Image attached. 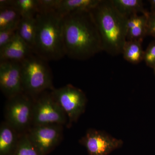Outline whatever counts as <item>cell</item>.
I'll return each mask as SVG.
<instances>
[{
	"instance_id": "cell-1",
	"label": "cell",
	"mask_w": 155,
	"mask_h": 155,
	"mask_svg": "<svg viewBox=\"0 0 155 155\" xmlns=\"http://www.w3.org/2000/svg\"><path fill=\"white\" fill-rule=\"evenodd\" d=\"M65 54L85 60L103 51L99 32L91 11L78 12L63 17Z\"/></svg>"
},
{
	"instance_id": "cell-2",
	"label": "cell",
	"mask_w": 155,
	"mask_h": 155,
	"mask_svg": "<svg viewBox=\"0 0 155 155\" xmlns=\"http://www.w3.org/2000/svg\"><path fill=\"white\" fill-rule=\"evenodd\" d=\"M91 13L101 36L103 51L112 56L122 54L127 41L128 18L116 10L112 0H101Z\"/></svg>"
},
{
	"instance_id": "cell-3",
	"label": "cell",
	"mask_w": 155,
	"mask_h": 155,
	"mask_svg": "<svg viewBox=\"0 0 155 155\" xmlns=\"http://www.w3.org/2000/svg\"><path fill=\"white\" fill-rule=\"evenodd\" d=\"M36 31L33 52L45 61H58L65 54L63 17L55 11L35 16Z\"/></svg>"
},
{
	"instance_id": "cell-4",
	"label": "cell",
	"mask_w": 155,
	"mask_h": 155,
	"mask_svg": "<svg viewBox=\"0 0 155 155\" xmlns=\"http://www.w3.org/2000/svg\"><path fill=\"white\" fill-rule=\"evenodd\" d=\"M20 63L25 93L35 98L54 88L51 72L46 61L33 53Z\"/></svg>"
},
{
	"instance_id": "cell-5",
	"label": "cell",
	"mask_w": 155,
	"mask_h": 155,
	"mask_svg": "<svg viewBox=\"0 0 155 155\" xmlns=\"http://www.w3.org/2000/svg\"><path fill=\"white\" fill-rule=\"evenodd\" d=\"M34 98L22 93L8 99L5 107V122L22 134L32 126Z\"/></svg>"
},
{
	"instance_id": "cell-6",
	"label": "cell",
	"mask_w": 155,
	"mask_h": 155,
	"mask_svg": "<svg viewBox=\"0 0 155 155\" xmlns=\"http://www.w3.org/2000/svg\"><path fill=\"white\" fill-rule=\"evenodd\" d=\"M67 115L54 98L51 91L44 92L34 98L32 126L67 125Z\"/></svg>"
},
{
	"instance_id": "cell-7",
	"label": "cell",
	"mask_w": 155,
	"mask_h": 155,
	"mask_svg": "<svg viewBox=\"0 0 155 155\" xmlns=\"http://www.w3.org/2000/svg\"><path fill=\"white\" fill-rule=\"evenodd\" d=\"M51 92L67 115V126H71L85 110L87 103L85 94L72 84L54 88Z\"/></svg>"
},
{
	"instance_id": "cell-8",
	"label": "cell",
	"mask_w": 155,
	"mask_h": 155,
	"mask_svg": "<svg viewBox=\"0 0 155 155\" xmlns=\"http://www.w3.org/2000/svg\"><path fill=\"white\" fill-rule=\"evenodd\" d=\"M63 125H48L32 126L27 132L32 143L42 154L50 152L61 142Z\"/></svg>"
},
{
	"instance_id": "cell-9",
	"label": "cell",
	"mask_w": 155,
	"mask_h": 155,
	"mask_svg": "<svg viewBox=\"0 0 155 155\" xmlns=\"http://www.w3.org/2000/svg\"><path fill=\"white\" fill-rule=\"evenodd\" d=\"M0 88L8 99L24 92L20 62L0 61Z\"/></svg>"
},
{
	"instance_id": "cell-10",
	"label": "cell",
	"mask_w": 155,
	"mask_h": 155,
	"mask_svg": "<svg viewBox=\"0 0 155 155\" xmlns=\"http://www.w3.org/2000/svg\"><path fill=\"white\" fill-rule=\"evenodd\" d=\"M88 155H108L122 146L123 141L103 131L89 129L80 140Z\"/></svg>"
},
{
	"instance_id": "cell-11",
	"label": "cell",
	"mask_w": 155,
	"mask_h": 155,
	"mask_svg": "<svg viewBox=\"0 0 155 155\" xmlns=\"http://www.w3.org/2000/svg\"><path fill=\"white\" fill-rule=\"evenodd\" d=\"M33 53L32 49L17 34L12 41L0 49V61L21 62Z\"/></svg>"
},
{
	"instance_id": "cell-12",
	"label": "cell",
	"mask_w": 155,
	"mask_h": 155,
	"mask_svg": "<svg viewBox=\"0 0 155 155\" xmlns=\"http://www.w3.org/2000/svg\"><path fill=\"white\" fill-rule=\"evenodd\" d=\"M135 14L128 17L127 25V41L142 42L147 35L148 14Z\"/></svg>"
},
{
	"instance_id": "cell-13",
	"label": "cell",
	"mask_w": 155,
	"mask_h": 155,
	"mask_svg": "<svg viewBox=\"0 0 155 155\" xmlns=\"http://www.w3.org/2000/svg\"><path fill=\"white\" fill-rule=\"evenodd\" d=\"M21 134L5 121L0 127V154L11 155L17 147Z\"/></svg>"
},
{
	"instance_id": "cell-14",
	"label": "cell",
	"mask_w": 155,
	"mask_h": 155,
	"mask_svg": "<svg viewBox=\"0 0 155 155\" xmlns=\"http://www.w3.org/2000/svg\"><path fill=\"white\" fill-rule=\"evenodd\" d=\"M101 0H61L56 12L64 17L68 14L91 11Z\"/></svg>"
},
{
	"instance_id": "cell-15",
	"label": "cell",
	"mask_w": 155,
	"mask_h": 155,
	"mask_svg": "<svg viewBox=\"0 0 155 155\" xmlns=\"http://www.w3.org/2000/svg\"><path fill=\"white\" fill-rule=\"evenodd\" d=\"M36 31L35 17H22L17 29V34L20 38L34 50ZM34 53V52H33Z\"/></svg>"
},
{
	"instance_id": "cell-16",
	"label": "cell",
	"mask_w": 155,
	"mask_h": 155,
	"mask_svg": "<svg viewBox=\"0 0 155 155\" xmlns=\"http://www.w3.org/2000/svg\"><path fill=\"white\" fill-rule=\"evenodd\" d=\"M115 8L119 13L128 17L135 14H146L148 13L145 9L141 0H112Z\"/></svg>"
},
{
	"instance_id": "cell-17",
	"label": "cell",
	"mask_w": 155,
	"mask_h": 155,
	"mask_svg": "<svg viewBox=\"0 0 155 155\" xmlns=\"http://www.w3.org/2000/svg\"><path fill=\"white\" fill-rule=\"evenodd\" d=\"M142 43L137 41H126L122 54L126 61L137 64L143 61L144 51L143 49Z\"/></svg>"
},
{
	"instance_id": "cell-18",
	"label": "cell",
	"mask_w": 155,
	"mask_h": 155,
	"mask_svg": "<svg viewBox=\"0 0 155 155\" xmlns=\"http://www.w3.org/2000/svg\"><path fill=\"white\" fill-rule=\"evenodd\" d=\"M22 17L12 6L0 8V30L18 26Z\"/></svg>"
},
{
	"instance_id": "cell-19",
	"label": "cell",
	"mask_w": 155,
	"mask_h": 155,
	"mask_svg": "<svg viewBox=\"0 0 155 155\" xmlns=\"http://www.w3.org/2000/svg\"><path fill=\"white\" fill-rule=\"evenodd\" d=\"M10 6L17 9L22 17H35L39 12L38 0H11Z\"/></svg>"
},
{
	"instance_id": "cell-20",
	"label": "cell",
	"mask_w": 155,
	"mask_h": 155,
	"mask_svg": "<svg viewBox=\"0 0 155 155\" xmlns=\"http://www.w3.org/2000/svg\"><path fill=\"white\" fill-rule=\"evenodd\" d=\"M11 155H43L32 143L27 133L22 134Z\"/></svg>"
},
{
	"instance_id": "cell-21",
	"label": "cell",
	"mask_w": 155,
	"mask_h": 155,
	"mask_svg": "<svg viewBox=\"0 0 155 155\" xmlns=\"http://www.w3.org/2000/svg\"><path fill=\"white\" fill-rule=\"evenodd\" d=\"M18 26L0 30V49L5 46L17 35Z\"/></svg>"
},
{
	"instance_id": "cell-22",
	"label": "cell",
	"mask_w": 155,
	"mask_h": 155,
	"mask_svg": "<svg viewBox=\"0 0 155 155\" xmlns=\"http://www.w3.org/2000/svg\"><path fill=\"white\" fill-rule=\"evenodd\" d=\"M61 0H38L39 12L55 11L57 10Z\"/></svg>"
},
{
	"instance_id": "cell-23",
	"label": "cell",
	"mask_w": 155,
	"mask_h": 155,
	"mask_svg": "<svg viewBox=\"0 0 155 155\" xmlns=\"http://www.w3.org/2000/svg\"><path fill=\"white\" fill-rule=\"evenodd\" d=\"M143 61L148 67L153 69L155 66V40L150 44L144 51Z\"/></svg>"
},
{
	"instance_id": "cell-24",
	"label": "cell",
	"mask_w": 155,
	"mask_h": 155,
	"mask_svg": "<svg viewBox=\"0 0 155 155\" xmlns=\"http://www.w3.org/2000/svg\"><path fill=\"white\" fill-rule=\"evenodd\" d=\"M147 35L155 39V14L149 12L148 14Z\"/></svg>"
},
{
	"instance_id": "cell-25",
	"label": "cell",
	"mask_w": 155,
	"mask_h": 155,
	"mask_svg": "<svg viewBox=\"0 0 155 155\" xmlns=\"http://www.w3.org/2000/svg\"><path fill=\"white\" fill-rule=\"evenodd\" d=\"M149 2L150 4L151 13L155 14V0H150Z\"/></svg>"
},
{
	"instance_id": "cell-26",
	"label": "cell",
	"mask_w": 155,
	"mask_h": 155,
	"mask_svg": "<svg viewBox=\"0 0 155 155\" xmlns=\"http://www.w3.org/2000/svg\"><path fill=\"white\" fill-rule=\"evenodd\" d=\"M153 69H154V73L155 74V67H154V68H153Z\"/></svg>"
}]
</instances>
